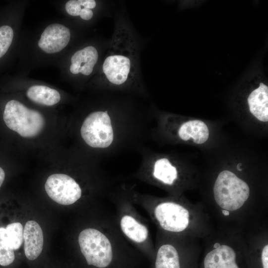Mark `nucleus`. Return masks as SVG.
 Listing matches in <instances>:
<instances>
[{
    "label": "nucleus",
    "instance_id": "nucleus-19",
    "mask_svg": "<svg viewBox=\"0 0 268 268\" xmlns=\"http://www.w3.org/2000/svg\"><path fill=\"white\" fill-rule=\"evenodd\" d=\"M262 262L263 268H268V245L264 247L262 252Z\"/></svg>",
    "mask_w": 268,
    "mask_h": 268
},
{
    "label": "nucleus",
    "instance_id": "nucleus-21",
    "mask_svg": "<svg viewBox=\"0 0 268 268\" xmlns=\"http://www.w3.org/2000/svg\"><path fill=\"white\" fill-rule=\"evenodd\" d=\"M222 213H223V214L224 215H226V216H227L229 215V212L227 210H222Z\"/></svg>",
    "mask_w": 268,
    "mask_h": 268
},
{
    "label": "nucleus",
    "instance_id": "nucleus-18",
    "mask_svg": "<svg viewBox=\"0 0 268 268\" xmlns=\"http://www.w3.org/2000/svg\"><path fill=\"white\" fill-rule=\"evenodd\" d=\"M14 259V250L0 241V265L8 266L13 262Z\"/></svg>",
    "mask_w": 268,
    "mask_h": 268
},
{
    "label": "nucleus",
    "instance_id": "nucleus-9",
    "mask_svg": "<svg viewBox=\"0 0 268 268\" xmlns=\"http://www.w3.org/2000/svg\"><path fill=\"white\" fill-rule=\"evenodd\" d=\"M70 38V32L66 26L52 24L44 30L38 41V46L48 54L59 52L68 44Z\"/></svg>",
    "mask_w": 268,
    "mask_h": 268
},
{
    "label": "nucleus",
    "instance_id": "nucleus-12",
    "mask_svg": "<svg viewBox=\"0 0 268 268\" xmlns=\"http://www.w3.org/2000/svg\"><path fill=\"white\" fill-rule=\"evenodd\" d=\"M203 265L204 268H239L236 263V254L233 249L219 244L206 254Z\"/></svg>",
    "mask_w": 268,
    "mask_h": 268
},
{
    "label": "nucleus",
    "instance_id": "nucleus-10",
    "mask_svg": "<svg viewBox=\"0 0 268 268\" xmlns=\"http://www.w3.org/2000/svg\"><path fill=\"white\" fill-rule=\"evenodd\" d=\"M99 58V52L96 47L91 45L86 46L77 50L72 56L70 71L74 74L89 75L93 72Z\"/></svg>",
    "mask_w": 268,
    "mask_h": 268
},
{
    "label": "nucleus",
    "instance_id": "nucleus-15",
    "mask_svg": "<svg viewBox=\"0 0 268 268\" xmlns=\"http://www.w3.org/2000/svg\"><path fill=\"white\" fill-rule=\"evenodd\" d=\"M26 95L33 102L45 106H53L61 99L59 92L56 89L44 85H33L27 90Z\"/></svg>",
    "mask_w": 268,
    "mask_h": 268
},
{
    "label": "nucleus",
    "instance_id": "nucleus-16",
    "mask_svg": "<svg viewBox=\"0 0 268 268\" xmlns=\"http://www.w3.org/2000/svg\"><path fill=\"white\" fill-rule=\"evenodd\" d=\"M23 228L19 222L8 224L5 227H0V241L14 251L18 250L23 241Z\"/></svg>",
    "mask_w": 268,
    "mask_h": 268
},
{
    "label": "nucleus",
    "instance_id": "nucleus-20",
    "mask_svg": "<svg viewBox=\"0 0 268 268\" xmlns=\"http://www.w3.org/2000/svg\"><path fill=\"white\" fill-rule=\"evenodd\" d=\"M5 178V172L3 168L0 166V188L3 184Z\"/></svg>",
    "mask_w": 268,
    "mask_h": 268
},
{
    "label": "nucleus",
    "instance_id": "nucleus-4",
    "mask_svg": "<svg viewBox=\"0 0 268 268\" xmlns=\"http://www.w3.org/2000/svg\"><path fill=\"white\" fill-rule=\"evenodd\" d=\"M108 196L115 207L113 216L122 235L136 250L150 255L153 246L147 221L136 210L128 186L114 188Z\"/></svg>",
    "mask_w": 268,
    "mask_h": 268
},
{
    "label": "nucleus",
    "instance_id": "nucleus-22",
    "mask_svg": "<svg viewBox=\"0 0 268 268\" xmlns=\"http://www.w3.org/2000/svg\"><path fill=\"white\" fill-rule=\"evenodd\" d=\"M242 165L241 163H239L237 166V168L239 171H241L242 169L240 168V166Z\"/></svg>",
    "mask_w": 268,
    "mask_h": 268
},
{
    "label": "nucleus",
    "instance_id": "nucleus-3",
    "mask_svg": "<svg viewBox=\"0 0 268 268\" xmlns=\"http://www.w3.org/2000/svg\"><path fill=\"white\" fill-rule=\"evenodd\" d=\"M77 243L87 265L96 268H108L116 255L135 249L119 230L113 215L106 212L96 226L80 231Z\"/></svg>",
    "mask_w": 268,
    "mask_h": 268
},
{
    "label": "nucleus",
    "instance_id": "nucleus-13",
    "mask_svg": "<svg viewBox=\"0 0 268 268\" xmlns=\"http://www.w3.org/2000/svg\"><path fill=\"white\" fill-rule=\"evenodd\" d=\"M251 113L258 120L268 121V87L263 83L253 91L248 98Z\"/></svg>",
    "mask_w": 268,
    "mask_h": 268
},
{
    "label": "nucleus",
    "instance_id": "nucleus-8",
    "mask_svg": "<svg viewBox=\"0 0 268 268\" xmlns=\"http://www.w3.org/2000/svg\"><path fill=\"white\" fill-rule=\"evenodd\" d=\"M45 189L52 200L64 205L73 204L82 196V189L79 184L65 174L51 175L46 181Z\"/></svg>",
    "mask_w": 268,
    "mask_h": 268
},
{
    "label": "nucleus",
    "instance_id": "nucleus-1",
    "mask_svg": "<svg viewBox=\"0 0 268 268\" xmlns=\"http://www.w3.org/2000/svg\"><path fill=\"white\" fill-rule=\"evenodd\" d=\"M129 109L105 103L103 109L94 111L84 119L81 137L89 147L106 155L137 147L146 137V122Z\"/></svg>",
    "mask_w": 268,
    "mask_h": 268
},
{
    "label": "nucleus",
    "instance_id": "nucleus-11",
    "mask_svg": "<svg viewBox=\"0 0 268 268\" xmlns=\"http://www.w3.org/2000/svg\"><path fill=\"white\" fill-rule=\"evenodd\" d=\"M24 253L29 260L37 259L42 251L44 237L39 224L34 220L27 221L23 230Z\"/></svg>",
    "mask_w": 268,
    "mask_h": 268
},
{
    "label": "nucleus",
    "instance_id": "nucleus-6",
    "mask_svg": "<svg viewBox=\"0 0 268 268\" xmlns=\"http://www.w3.org/2000/svg\"><path fill=\"white\" fill-rule=\"evenodd\" d=\"M5 127L25 138L34 137L44 129L45 120L38 111L29 109L16 100L8 101L2 114Z\"/></svg>",
    "mask_w": 268,
    "mask_h": 268
},
{
    "label": "nucleus",
    "instance_id": "nucleus-5",
    "mask_svg": "<svg viewBox=\"0 0 268 268\" xmlns=\"http://www.w3.org/2000/svg\"><path fill=\"white\" fill-rule=\"evenodd\" d=\"M130 197L135 205L139 206L163 230L180 233L190 222V213L182 205L172 201H156L153 197L135 191L128 186Z\"/></svg>",
    "mask_w": 268,
    "mask_h": 268
},
{
    "label": "nucleus",
    "instance_id": "nucleus-7",
    "mask_svg": "<svg viewBox=\"0 0 268 268\" xmlns=\"http://www.w3.org/2000/svg\"><path fill=\"white\" fill-rule=\"evenodd\" d=\"M213 192L217 204L229 211L237 210L244 205L249 197L250 188L233 173L224 170L218 175Z\"/></svg>",
    "mask_w": 268,
    "mask_h": 268
},
{
    "label": "nucleus",
    "instance_id": "nucleus-17",
    "mask_svg": "<svg viewBox=\"0 0 268 268\" xmlns=\"http://www.w3.org/2000/svg\"><path fill=\"white\" fill-rule=\"evenodd\" d=\"M13 31L11 27L3 25L0 27V58L8 50L13 40Z\"/></svg>",
    "mask_w": 268,
    "mask_h": 268
},
{
    "label": "nucleus",
    "instance_id": "nucleus-2",
    "mask_svg": "<svg viewBox=\"0 0 268 268\" xmlns=\"http://www.w3.org/2000/svg\"><path fill=\"white\" fill-rule=\"evenodd\" d=\"M141 45L127 19L118 16L101 67L105 90L142 93L139 55Z\"/></svg>",
    "mask_w": 268,
    "mask_h": 268
},
{
    "label": "nucleus",
    "instance_id": "nucleus-14",
    "mask_svg": "<svg viewBox=\"0 0 268 268\" xmlns=\"http://www.w3.org/2000/svg\"><path fill=\"white\" fill-rule=\"evenodd\" d=\"M155 268H180L178 252L174 245L163 243L156 250Z\"/></svg>",
    "mask_w": 268,
    "mask_h": 268
}]
</instances>
